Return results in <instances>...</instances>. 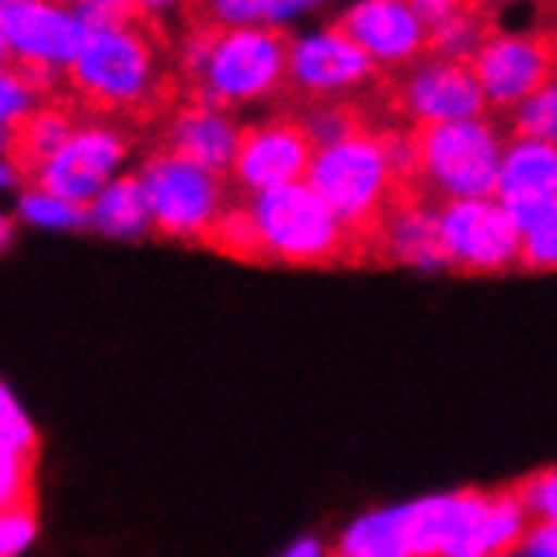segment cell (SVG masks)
Masks as SVG:
<instances>
[{"instance_id": "6da1fadb", "label": "cell", "mask_w": 557, "mask_h": 557, "mask_svg": "<svg viewBox=\"0 0 557 557\" xmlns=\"http://www.w3.org/2000/svg\"><path fill=\"white\" fill-rule=\"evenodd\" d=\"M260 234L264 264L287 268H332L362 260L348 226L335 216L308 183L257 193L247 200Z\"/></svg>"}, {"instance_id": "7a4b0ae2", "label": "cell", "mask_w": 557, "mask_h": 557, "mask_svg": "<svg viewBox=\"0 0 557 557\" xmlns=\"http://www.w3.org/2000/svg\"><path fill=\"white\" fill-rule=\"evenodd\" d=\"M379 128H369V133L351 136L338 146L318 149L305 180L348 226V234L362 250V260L369 257V244L379 223L403 196L396 173L388 166Z\"/></svg>"}, {"instance_id": "3957f363", "label": "cell", "mask_w": 557, "mask_h": 557, "mask_svg": "<svg viewBox=\"0 0 557 557\" xmlns=\"http://www.w3.org/2000/svg\"><path fill=\"white\" fill-rule=\"evenodd\" d=\"M419 189L436 203L483 200L497 193L504 143L486 119L412 125Z\"/></svg>"}, {"instance_id": "277c9868", "label": "cell", "mask_w": 557, "mask_h": 557, "mask_svg": "<svg viewBox=\"0 0 557 557\" xmlns=\"http://www.w3.org/2000/svg\"><path fill=\"white\" fill-rule=\"evenodd\" d=\"M69 78L75 91L98 109H146L162 91L159 48L143 24L88 30L78 58L69 69Z\"/></svg>"}, {"instance_id": "5b68a950", "label": "cell", "mask_w": 557, "mask_h": 557, "mask_svg": "<svg viewBox=\"0 0 557 557\" xmlns=\"http://www.w3.org/2000/svg\"><path fill=\"white\" fill-rule=\"evenodd\" d=\"M294 41L281 27H231L220 30L207 72L193 88L196 102L216 109L260 102L287 85Z\"/></svg>"}, {"instance_id": "8992f818", "label": "cell", "mask_w": 557, "mask_h": 557, "mask_svg": "<svg viewBox=\"0 0 557 557\" xmlns=\"http://www.w3.org/2000/svg\"><path fill=\"white\" fill-rule=\"evenodd\" d=\"M139 183L152 210L156 234L170 240H203L210 237L226 203V183L220 173H210L196 162L159 149L139 166Z\"/></svg>"}, {"instance_id": "52a82bcc", "label": "cell", "mask_w": 557, "mask_h": 557, "mask_svg": "<svg viewBox=\"0 0 557 557\" xmlns=\"http://www.w3.org/2000/svg\"><path fill=\"white\" fill-rule=\"evenodd\" d=\"M456 510H460V490L403 507L369 510L348 523L327 557H440Z\"/></svg>"}, {"instance_id": "ba28073f", "label": "cell", "mask_w": 557, "mask_h": 557, "mask_svg": "<svg viewBox=\"0 0 557 557\" xmlns=\"http://www.w3.org/2000/svg\"><path fill=\"white\" fill-rule=\"evenodd\" d=\"M385 112L406 119L412 125H440V122H470L486 115V95L470 64L425 58L409 64L399 75H382L379 82Z\"/></svg>"}, {"instance_id": "9c48e42d", "label": "cell", "mask_w": 557, "mask_h": 557, "mask_svg": "<svg viewBox=\"0 0 557 557\" xmlns=\"http://www.w3.org/2000/svg\"><path fill=\"white\" fill-rule=\"evenodd\" d=\"M473 75L486 106L513 112L557 75V27L544 30H494L473 58Z\"/></svg>"}, {"instance_id": "30bf717a", "label": "cell", "mask_w": 557, "mask_h": 557, "mask_svg": "<svg viewBox=\"0 0 557 557\" xmlns=\"http://www.w3.org/2000/svg\"><path fill=\"white\" fill-rule=\"evenodd\" d=\"M440 237L449 271L504 274L520 268L523 237L494 196L440 203Z\"/></svg>"}, {"instance_id": "8fae6325", "label": "cell", "mask_w": 557, "mask_h": 557, "mask_svg": "<svg viewBox=\"0 0 557 557\" xmlns=\"http://www.w3.org/2000/svg\"><path fill=\"white\" fill-rule=\"evenodd\" d=\"M128 139L109 122H78L51 159L30 173V183L61 196L75 207H88L112 180L122 176Z\"/></svg>"}, {"instance_id": "7c38bea8", "label": "cell", "mask_w": 557, "mask_h": 557, "mask_svg": "<svg viewBox=\"0 0 557 557\" xmlns=\"http://www.w3.org/2000/svg\"><path fill=\"white\" fill-rule=\"evenodd\" d=\"M314 152L318 149L308 139L298 115H274L244 128L231 176L247 196L305 183Z\"/></svg>"}, {"instance_id": "4fadbf2b", "label": "cell", "mask_w": 557, "mask_h": 557, "mask_svg": "<svg viewBox=\"0 0 557 557\" xmlns=\"http://www.w3.org/2000/svg\"><path fill=\"white\" fill-rule=\"evenodd\" d=\"M0 30L21 69L48 72H69L88 38V27L72 14L69 0H14L0 11Z\"/></svg>"}, {"instance_id": "5bb4252c", "label": "cell", "mask_w": 557, "mask_h": 557, "mask_svg": "<svg viewBox=\"0 0 557 557\" xmlns=\"http://www.w3.org/2000/svg\"><path fill=\"white\" fill-rule=\"evenodd\" d=\"M382 69L355 48L338 27H327L314 38L294 41L287 85L298 91L305 102H321V98H338L342 91H355L382 82Z\"/></svg>"}, {"instance_id": "9a60e30c", "label": "cell", "mask_w": 557, "mask_h": 557, "mask_svg": "<svg viewBox=\"0 0 557 557\" xmlns=\"http://www.w3.org/2000/svg\"><path fill=\"white\" fill-rule=\"evenodd\" d=\"M534 523L517 490H463V507L440 557H510Z\"/></svg>"}, {"instance_id": "2e32d148", "label": "cell", "mask_w": 557, "mask_h": 557, "mask_svg": "<svg viewBox=\"0 0 557 557\" xmlns=\"http://www.w3.org/2000/svg\"><path fill=\"white\" fill-rule=\"evenodd\" d=\"M335 27L379 69H409L430 48V30L406 0H358Z\"/></svg>"}, {"instance_id": "e0dca14e", "label": "cell", "mask_w": 557, "mask_h": 557, "mask_svg": "<svg viewBox=\"0 0 557 557\" xmlns=\"http://www.w3.org/2000/svg\"><path fill=\"white\" fill-rule=\"evenodd\" d=\"M494 200L510 213L520 237L557 210V146L541 139H510Z\"/></svg>"}, {"instance_id": "ac0fdd59", "label": "cell", "mask_w": 557, "mask_h": 557, "mask_svg": "<svg viewBox=\"0 0 557 557\" xmlns=\"http://www.w3.org/2000/svg\"><path fill=\"white\" fill-rule=\"evenodd\" d=\"M369 257L416 271H449L440 237V203L422 193H403L379 223Z\"/></svg>"}, {"instance_id": "d6986e66", "label": "cell", "mask_w": 557, "mask_h": 557, "mask_svg": "<svg viewBox=\"0 0 557 557\" xmlns=\"http://www.w3.org/2000/svg\"><path fill=\"white\" fill-rule=\"evenodd\" d=\"M240 136H244V128L234 122L231 112L193 98L189 106L173 112L166 125V149L210 173L226 176L234 170Z\"/></svg>"}, {"instance_id": "ffe728a7", "label": "cell", "mask_w": 557, "mask_h": 557, "mask_svg": "<svg viewBox=\"0 0 557 557\" xmlns=\"http://www.w3.org/2000/svg\"><path fill=\"white\" fill-rule=\"evenodd\" d=\"M38 453V425L17 403V396L0 385V510L24 507L30 497V467Z\"/></svg>"}, {"instance_id": "44dd1931", "label": "cell", "mask_w": 557, "mask_h": 557, "mask_svg": "<svg viewBox=\"0 0 557 557\" xmlns=\"http://www.w3.org/2000/svg\"><path fill=\"white\" fill-rule=\"evenodd\" d=\"M85 216H88L91 234L106 240H119V244H136L156 234L146 189L136 173H122L119 180H112L85 207Z\"/></svg>"}, {"instance_id": "7402d4cb", "label": "cell", "mask_w": 557, "mask_h": 557, "mask_svg": "<svg viewBox=\"0 0 557 557\" xmlns=\"http://www.w3.org/2000/svg\"><path fill=\"white\" fill-rule=\"evenodd\" d=\"M308 4H318V0H193L196 17H200L196 24H210L220 30L274 27Z\"/></svg>"}, {"instance_id": "603a6c76", "label": "cell", "mask_w": 557, "mask_h": 557, "mask_svg": "<svg viewBox=\"0 0 557 557\" xmlns=\"http://www.w3.org/2000/svg\"><path fill=\"white\" fill-rule=\"evenodd\" d=\"M75 119L58 109V106H41L35 115H30L14 136V156L17 162L27 170V180L30 173H35L45 159H51L64 143H69V136L75 133Z\"/></svg>"}, {"instance_id": "cb8c5ba5", "label": "cell", "mask_w": 557, "mask_h": 557, "mask_svg": "<svg viewBox=\"0 0 557 557\" xmlns=\"http://www.w3.org/2000/svg\"><path fill=\"white\" fill-rule=\"evenodd\" d=\"M14 220L17 226H30V231H45V234H75L88 231V216L85 207H75L61 196L41 189V186H24L14 196Z\"/></svg>"}, {"instance_id": "d4e9b609", "label": "cell", "mask_w": 557, "mask_h": 557, "mask_svg": "<svg viewBox=\"0 0 557 557\" xmlns=\"http://www.w3.org/2000/svg\"><path fill=\"white\" fill-rule=\"evenodd\" d=\"M207 244L226 257H234V260H257V264H264V253H260V234H257L247 203L226 207L220 213V220L213 223Z\"/></svg>"}, {"instance_id": "484cf974", "label": "cell", "mask_w": 557, "mask_h": 557, "mask_svg": "<svg viewBox=\"0 0 557 557\" xmlns=\"http://www.w3.org/2000/svg\"><path fill=\"white\" fill-rule=\"evenodd\" d=\"M510 133L513 139H541L557 146V75L510 112Z\"/></svg>"}, {"instance_id": "4316f807", "label": "cell", "mask_w": 557, "mask_h": 557, "mask_svg": "<svg viewBox=\"0 0 557 557\" xmlns=\"http://www.w3.org/2000/svg\"><path fill=\"white\" fill-rule=\"evenodd\" d=\"M41 109V91L30 85L21 64H0V128H17Z\"/></svg>"}, {"instance_id": "83f0119b", "label": "cell", "mask_w": 557, "mask_h": 557, "mask_svg": "<svg viewBox=\"0 0 557 557\" xmlns=\"http://www.w3.org/2000/svg\"><path fill=\"white\" fill-rule=\"evenodd\" d=\"M513 490L534 528H557V467L531 473L528 480L513 483Z\"/></svg>"}, {"instance_id": "f1b7e54d", "label": "cell", "mask_w": 557, "mask_h": 557, "mask_svg": "<svg viewBox=\"0 0 557 557\" xmlns=\"http://www.w3.org/2000/svg\"><path fill=\"white\" fill-rule=\"evenodd\" d=\"M520 271H557V210L534 223L520 240Z\"/></svg>"}, {"instance_id": "f546056e", "label": "cell", "mask_w": 557, "mask_h": 557, "mask_svg": "<svg viewBox=\"0 0 557 557\" xmlns=\"http://www.w3.org/2000/svg\"><path fill=\"white\" fill-rule=\"evenodd\" d=\"M69 8L88 30L128 27V24H139L143 17L136 0H69Z\"/></svg>"}, {"instance_id": "4dcf8cb0", "label": "cell", "mask_w": 557, "mask_h": 557, "mask_svg": "<svg viewBox=\"0 0 557 557\" xmlns=\"http://www.w3.org/2000/svg\"><path fill=\"white\" fill-rule=\"evenodd\" d=\"M41 534V523L38 513L24 507H11V510H0V557H21L30 547L38 544Z\"/></svg>"}, {"instance_id": "1f68e13d", "label": "cell", "mask_w": 557, "mask_h": 557, "mask_svg": "<svg viewBox=\"0 0 557 557\" xmlns=\"http://www.w3.org/2000/svg\"><path fill=\"white\" fill-rule=\"evenodd\" d=\"M216 38H220V27H210V24H193L180 48H176V64H180V72L189 75L193 82H200V75L207 72V64H210V54L216 48Z\"/></svg>"}, {"instance_id": "d6a6232c", "label": "cell", "mask_w": 557, "mask_h": 557, "mask_svg": "<svg viewBox=\"0 0 557 557\" xmlns=\"http://www.w3.org/2000/svg\"><path fill=\"white\" fill-rule=\"evenodd\" d=\"M517 554L520 557H557V528H534Z\"/></svg>"}, {"instance_id": "836d02e7", "label": "cell", "mask_w": 557, "mask_h": 557, "mask_svg": "<svg viewBox=\"0 0 557 557\" xmlns=\"http://www.w3.org/2000/svg\"><path fill=\"white\" fill-rule=\"evenodd\" d=\"M27 180V170L17 162V156H0V196L21 193Z\"/></svg>"}, {"instance_id": "e575fe53", "label": "cell", "mask_w": 557, "mask_h": 557, "mask_svg": "<svg viewBox=\"0 0 557 557\" xmlns=\"http://www.w3.org/2000/svg\"><path fill=\"white\" fill-rule=\"evenodd\" d=\"M277 557H327V547L318 537H298L290 547H284Z\"/></svg>"}, {"instance_id": "d590c367", "label": "cell", "mask_w": 557, "mask_h": 557, "mask_svg": "<svg viewBox=\"0 0 557 557\" xmlns=\"http://www.w3.org/2000/svg\"><path fill=\"white\" fill-rule=\"evenodd\" d=\"M180 4H186V0H136V8H139L143 17H162V14H170Z\"/></svg>"}, {"instance_id": "8d00e7d4", "label": "cell", "mask_w": 557, "mask_h": 557, "mask_svg": "<svg viewBox=\"0 0 557 557\" xmlns=\"http://www.w3.org/2000/svg\"><path fill=\"white\" fill-rule=\"evenodd\" d=\"M17 237V220L11 213H0V253H8Z\"/></svg>"}, {"instance_id": "74e56055", "label": "cell", "mask_w": 557, "mask_h": 557, "mask_svg": "<svg viewBox=\"0 0 557 557\" xmlns=\"http://www.w3.org/2000/svg\"><path fill=\"white\" fill-rule=\"evenodd\" d=\"M14 136L11 128H0V156H14Z\"/></svg>"}, {"instance_id": "f35d334b", "label": "cell", "mask_w": 557, "mask_h": 557, "mask_svg": "<svg viewBox=\"0 0 557 557\" xmlns=\"http://www.w3.org/2000/svg\"><path fill=\"white\" fill-rule=\"evenodd\" d=\"M11 51H8V41H4V30H0V64H8Z\"/></svg>"}, {"instance_id": "ab89813d", "label": "cell", "mask_w": 557, "mask_h": 557, "mask_svg": "<svg viewBox=\"0 0 557 557\" xmlns=\"http://www.w3.org/2000/svg\"><path fill=\"white\" fill-rule=\"evenodd\" d=\"M480 4H483V8H490V11H494V8L507 4V0H480Z\"/></svg>"}, {"instance_id": "60d3db41", "label": "cell", "mask_w": 557, "mask_h": 557, "mask_svg": "<svg viewBox=\"0 0 557 557\" xmlns=\"http://www.w3.org/2000/svg\"><path fill=\"white\" fill-rule=\"evenodd\" d=\"M11 4H14V0H0V11H8Z\"/></svg>"}, {"instance_id": "b9f144b4", "label": "cell", "mask_w": 557, "mask_h": 557, "mask_svg": "<svg viewBox=\"0 0 557 557\" xmlns=\"http://www.w3.org/2000/svg\"><path fill=\"white\" fill-rule=\"evenodd\" d=\"M510 557H520V554H510Z\"/></svg>"}]
</instances>
